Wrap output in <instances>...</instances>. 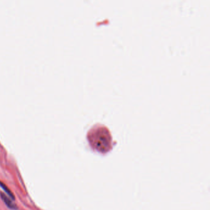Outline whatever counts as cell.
<instances>
[{"label":"cell","mask_w":210,"mask_h":210,"mask_svg":"<svg viewBox=\"0 0 210 210\" xmlns=\"http://www.w3.org/2000/svg\"><path fill=\"white\" fill-rule=\"evenodd\" d=\"M0 196H1L2 200H3V201L5 203V204L7 205V206L8 208H9L10 209H14V210L17 209L16 205H15L14 203H12V201L6 195H4L3 193H0Z\"/></svg>","instance_id":"cell-2"},{"label":"cell","mask_w":210,"mask_h":210,"mask_svg":"<svg viewBox=\"0 0 210 210\" xmlns=\"http://www.w3.org/2000/svg\"><path fill=\"white\" fill-rule=\"evenodd\" d=\"M89 139L94 144H107L110 142L111 137L108 128L104 125L97 124L89 131Z\"/></svg>","instance_id":"cell-1"},{"label":"cell","mask_w":210,"mask_h":210,"mask_svg":"<svg viewBox=\"0 0 210 210\" xmlns=\"http://www.w3.org/2000/svg\"><path fill=\"white\" fill-rule=\"evenodd\" d=\"M0 187H1L4 190L6 194H7L10 196L11 199H12V200H14L15 199L14 196V195H13V194L11 192V190L8 189V187L7 186H6L5 184H4L3 182H1V181H0Z\"/></svg>","instance_id":"cell-3"}]
</instances>
